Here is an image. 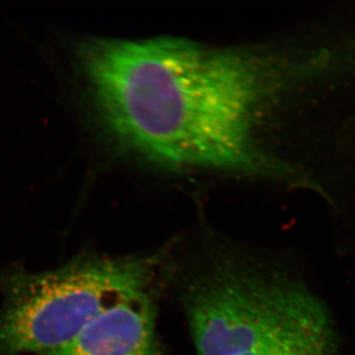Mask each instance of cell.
<instances>
[{"label":"cell","mask_w":355,"mask_h":355,"mask_svg":"<svg viewBox=\"0 0 355 355\" xmlns=\"http://www.w3.org/2000/svg\"><path fill=\"white\" fill-rule=\"evenodd\" d=\"M77 58L121 144L174 167L270 170L256 140L266 103L322 71L319 55L214 50L181 39H89Z\"/></svg>","instance_id":"1"},{"label":"cell","mask_w":355,"mask_h":355,"mask_svg":"<svg viewBox=\"0 0 355 355\" xmlns=\"http://www.w3.org/2000/svg\"><path fill=\"white\" fill-rule=\"evenodd\" d=\"M182 284L196 355H336L328 309L277 263L211 247Z\"/></svg>","instance_id":"2"},{"label":"cell","mask_w":355,"mask_h":355,"mask_svg":"<svg viewBox=\"0 0 355 355\" xmlns=\"http://www.w3.org/2000/svg\"><path fill=\"white\" fill-rule=\"evenodd\" d=\"M161 258L83 254L55 270L2 280L0 355L44 354L76 338L100 313L156 286Z\"/></svg>","instance_id":"3"},{"label":"cell","mask_w":355,"mask_h":355,"mask_svg":"<svg viewBox=\"0 0 355 355\" xmlns=\"http://www.w3.org/2000/svg\"><path fill=\"white\" fill-rule=\"evenodd\" d=\"M155 286L100 313L70 342L42 355H161Z\"/></svg>","instance_id":"4"}]
</instances>
